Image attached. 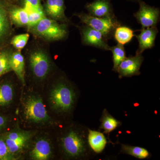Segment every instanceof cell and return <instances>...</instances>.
Here are the masks:
<instances>
[{"label":"cell","mask_w":160,"mask_h":160,"mask_svg":"<svg viewBox=\"0 0 160 160\" xmlns=\"http://www.w3.org/2000/svg\"><path fill=\"white\" fill-rule=\"evenodd\" d=\"M75 93L74 90L66 83L60 82L55 86L50 93L52 105L61 112H68L74 106Z\"/></svg>","instance_id":"1"},{"label":"cell","mask_w":160,"mask_h":160,"mask_svg":"<svg viewBox=\"0 0 160 160\" xmlns=\"http://www.w3.org/2000/svg\"><path fill=\"white\" fill-rule=\"evenodd\" d=\"M30 29L34 34L53 41L63 39L68 33L66 25L59 24L56 20L46 17L43 18Z\"/></svg>","instance_id":"2"},{"label":"cell","mask_w":160,"mask_h":160,"mask_svg":"<svg viewBox=\"0 0 160 160\" xmlns=\"http://www.w3.org/2000/svg\"><path fill=\"white\" fill-rule=\"evenodd\" d=\"M76 15L85 25L102 32L107 39L113 34L116 28L121 25L116 18H98L86 13H78Z\"/></svg>","instance_id":"3"},{"label":"cell","mask_w":160,"mask_h":160,"mask_svg":"<svg viewBox=\"0 0 160 160\" xmlns=\"http://www.w3.org/2000/svg\"><path fill=\"white\" fill-rule=\"evenodd\" d=\"M63 150L67 155L72 158L84 155L89 148L86 141L79 132L71 130L62 139Z\"/></svg>","instance_id":"4"},{"label":"cell","mask_w":160,"mask_h":160,"mask_svg":"<svg viewBox=\"0 0 160 160\" xmlns=\"http://www.w3.org/2000/svg\"><path fill=\"white\" fill-rule=\"evenodd\" d=\"M25 114L27 120L33 122H46L49 118L42 99L36 96L30 97L26 100Z\"/></svg>","instance_id":"5"},{"label":"cell","mask_w":160,"mask_h":160,"mask_svg":"<svg viewBox=\"0 0 160 160\" xmlns=\"http://www.w3.org/2000/svg\"><path fill=\"white\" fill-rule=\"evenodd\" d=\"M139 9L133 14L142 28L157 26L160 19V11L158 8L146 4L143 0H138Z\"/></svg>","instance_id":"6"},{"label":"cell","mask_w":160,"mask_h":160,"mask_svg":"<svg viewBox=\"0 0 160 160\" xmlns=\"http://www.w3.org/2000/svg\"><path fill=\"white\" fill-rule=\"evenodd\" d=\"M30 67L36 77L43 79L50 70V61L48 55L42 50H37L31 53L29 58Z\"/></svg>","instance_id":"7"},{"label":"cell","mask_w":160,"mask_h":160,"mask_svg":"<svg viewBox=\"0 0 160 160\" xmlns=\"http://www.w3.org/2000/svg\"><path fill=\"white\" fill-rule=\"evenodd\" d=\"M81 33L84 45L109 51L110 46L107 43V39L102 32L85 25L81 29Z\"/></svg>","instance_id":"8"},{"label":"cell","mask_w":160,"mask_h":160,"mask_svg":"<svg viewBox=\"0 0 160 160\" xmlns=\"http://www.w3.org/2000/svg\"><path fill=\"white\" fill-rule=\"evenodd\" d=\"M143 60L144 58L142 54L126 57L117 69L119 77H131L140 75V69Z\"/></svg>","instance_id":"9"},{"label":"cell","mask_w":160,"mask_h":160,"mask_svg":"<svg viewBox=\"0 0 160 160\" xmlns=\"http://www.w3.org/2000/svg\"><path fill=\"white\" fill-rule=\"evenodd\" d=\"M85 8L88 14L100 18H115L111 0H93L87 3Z\"/></svg>","instance_id":"10"},{"label":"cell","mask_w":160,"mask_h":160,"mask_svg":"<svg viewBox=\"0 0 160 160\" xmlns=\"http://www.w3.org/2000/svg\"><path fill=\"white\" fill-rule=\"evenodd\" d=\"M158 33V30L157 26L142 28L140 34L136 35L139 43L138 48L136 54H142L146 49H151L154 46Z\"/></svg>","instance_id":"11"},{"label":"cell","mask_w":160,"mask_h":160,"mask_svg":"<svg viewBox=\"0 0 160 160\" xmlns=\"http://www.w3.org/2000/svg\"><path fill=\"white\" fill-rule=\"evenodd\" d=\"M43 9L50 17L54 20L66 22L64 0H45Z\"/></svg>","instance_id":"12"},{"label":"cell","mask_w":160,"mask_h":160,"mask_svg":"<svg viewBox=\"0 0 160 160\" xmlns=\"http://www.w3.org/2000/svg\"><path fill=\"white\" fill-rule=\"evenodd\" d=\"M8 4L5 0H0V45L9 34L10 29Z\"/></svg>","instance_id":"13"},{"label":"cell","mask_w":160,"mask_h":160,"mask_svg":"<svg viewBox=\"0 0 160 160\" xmlns=\"http://www.w3.org/2000/svg\"><path fill=\"white\" fill-rule=\"evenodd\" d=\"M9 64L11 70H13L19 79L25 83V60L20 52L18 51L10 54Z\"/></svg>","instance_id":"14"},{"label":"cell","mask_w":160,"mask_h":160,"mask_svg":"<svg viewBox=\"0 0 160 160\" xmlns=\"http://www.w3.org/2000/svg\"><path fill=\"white\" fill-rule=\"evenodd\" d=\"M87 140L89 147L96 153L103 151L107 144V141L104 135L100 132L89 129Z\"/></svg>","instance_id":"15"},{"label":"cell","mask_w":160,"mask_h":160,"mask_svg":"<svg viewBox=\"0 0 160 160\" xmlns=\"http://www.w3.org/2000/svg\"><path fill=\"white\" fill-rule=\"evenodd\" d=\"M51 153V146L48 141L41 139L36 143L30 156L33 160H46L50 157Z\"/></svg>","instance_id":"16"},{"label":"cell","mask_w":160,"mask_h":160,"mask_svg":"<svg viewBox=\"0 0 160 160\" xmlns=\"http://www.w3.org/2000/svg\"><path fill=\"white\" fill-rule=\"evenodd\" d=\"M9 17L12 22L18 26H27L29 22L28 13L22 7H12L8 10Z\"/></svg>","instance_id":"17"},{"label":"cell","mask_w":160,"mask_h":160,"mask_svg":"<svg viewBox=\"0 0 160 160\" xmlns=\"http://www.w3.org/2000/svg\"><path fill=\"white\" fill-rule=\"evenodd\" d=\"M121 125V122L115 118L106 109L103 111L101 119L100 129H103L104 132L109 133L116 129Z\"/></svg>","instance_id":"18"},{"label":"cell","mask_w":160,"mask_h":160,"mask_svg":"<svg viewBox=\"0 0 160 160\" xmlns=\"http://www.w3.org/2000/svg\"><path fill=\"white\" fill-rule=\"evenodd\" d=\"M113 35L118 43L123 46L129 42L135 36L134 31L132 29L127 26L121 25L116 28Z\"/></svg>","instance_id":"19"},{"label":"cell","mask_w":160,"mask_h":160,"mask_svg":"<svg viewBox=\"0 0 160 160\" xmlns=\"http://www.w3.org/2000/svg\"><path fill=\"white\" fill-rule=\"evenodd\" d=\"M121 152L139 159L147 158L150 156L149 152L145 148L125 144L121 145Z\"/></svg>","instance_id":"20"},{"label":"cell","mask_w":160,"mask_h":160,"mask_svg":"<svg viewBox=\"0 0 160 160\" xmlns=\"http://www.w3.org/2000/svg\"><path fill=\"white\" fill-rule=\"evenodd\" d=\"M13 98V89L11 84L4 83L0 85V106L9 105Z\"/></svg>","instance_id":"21"},{"label":"cell","mask_w":160,"mask_h":160,"mask_svg":"<svg viewBox=\"0 0 160 160\" xmlns=\"http://www.w3.org/2000/svg\"><path fill=\"white\" fill-rule=\"evenodd\" d=\"M109 51L111 52L112 54L113 64L112 70L116 72L117 69L120 63L126 58V51L124 46L119 44H118L116 46L110 47Z\"/></svg>","instance_id":"22"},{"label":"cell","mask_w":160,"mask_h":160,"mask_svg":"<svg viewBox=\"0 0 160 160\" xmlns=\"http://www.w3.org/2000/svg\"><path fill=\"white\" fill-rule=\"evenodd\" d=\"M10 55L8 50H0V77L11 70L9 64Z\"/></svg>","instance_id":"23"},{"label":"cell","mask_w":160,"mask_h":160,"mask_svg":"<svg viewBox=\"0 0 160 160\" xmlns=\"http://www.w3.org/2000/svg\"><path fill=\"white\" fill-rule=\"evenodd\" d=\"M29 139L14 141L6 138L5 142L10 154H14L21 151L25 147Z\"/></svg>","instance_id":"24"},{"label":"cell","mask_w":160,"mask_h":160,"mask_svg":"<svg viewBox=\"0 0 160 160\" xmlns=\"http://www.w3.org/2000/svg\"><path fill=\"white\" fill-rule=\"evenodd\" d=\"M27 12L29 18L27 26L29 29L36 25L43 18L46 17L44 10H31Z\"/></svg>","instance_id":"25"},{"label":"cell","mask_w":160,"mask_h":160,"mask_svg":"<svg viewBox=\"0 0 160 160\" xmlns=\"http://www.w3.org/2000/svg\"><path fill=\"white\" fill-rule=\"evenodd\" d=\"M29 37V35L28 33L18 35L12 38L11 44L18 50H22L27 44Z\"/></svg>","instance_id":"26"},{"label":"cell","mask_w":160,"mask_h":160,"mask_svg":"<svg viewBox=\"0 0 160 160\" xmlns=\"http://www.w3.org/2000/svg\"><path fill=\"white\" fill-rule=\"evenodd\" d=\"M5 141L0 139V160L12 159Z\"/></svg>","instance_id":"27"},{"label":"cell","mask_w":160,"mask_h":160,"mask_svg":"<svg viewBox=\"0 0 160 160\" xmlns=\"http://www.w3.org/2000/svg\"><path fill=\"white\" fill-rule=\"evenodd\" d=\"M6 138L12 141H19L23 139H29L30 134L29 133H26V132H14L8 133Z\"/></svg>","instance_id":"28"},{"label":"cell","mask_w":160,"mask_h":160,"mask_svg":"<svg viewBox=\"0 0 160 160\" xmlns=\"http://www.w3.org/2000/svg\"><path fill=\"white\" fill-rule=\"evenodd\" d=\"M6 123H7V120L6 118L0 115V130L5 127Z\"/></svg>","instance_id":"29"},{"label":"cell","mask_w":160,"mask_h":160,"mask_svg":"<svg viewBox=\"0 0 160 160\" xmlns=\"http://www.w3.org/2000/svg\"><path fill=\"white\" fill-rule=\"evenodd\" d=\"M127 1H130V2H137L138 0H127Z\"/></svg>","instance_id":"30"}]
</instances>
